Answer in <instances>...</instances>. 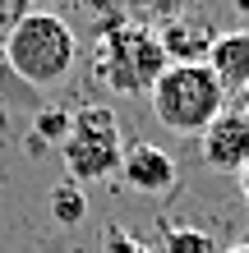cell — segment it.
Segmentation results:
<instances>
[{
    "label": "cell",
    "instance_id": "obj_1",
    "mask_svg": "<svg viewBox=\"0 0 249 253\" xmlns=\"http://www.w3.org/2000/svg\"><path fill=\"white\" fill-rule=\"evenodd\" d=\"M0 46L23 87H60L79 65V37L55 9H23Z\"/></svg>",
    "mask_w": 249,
    "mask_h": 253
},
{
    "label": "cell",
    "instance_id": "obj_2",
    "mask_svg": "<svg viewBox=\"0 0 249 253\" xmlns=\"http://www.w3.org/2000/svg\"><path fill=\"white\" fill-rule=\"evenodd\" d=\"M226 92L212 79L208 65H166V74L152 83L148 106L157 115V125L171 129L175 138H199L217 115L226 111Z\"/></svg>",
    "mask_w": 249,
    "mask_h": 253
},
{
    "label": "cell",
    "instance_id": "obj_3",
    "mask_svg": "<svg viewBox=\"0 0 249 253\" xmlns=\"http://www.w3.org/2000/svg\"><path fill=\"white\" fill-rule=\"evenodd\" d=\"M166 51L162 42H157V33L148 23L129 19L120 28H111V33L97 37V83L106 87V92H120V97H148L152 83L166 74Z\"/></svg>",
    "mask_w": 249,
    "mask_h": 253
},
{
    "label": "cell",
    "instance_id": "obj_4",
    "mask_svg": "<svg viewBox=\"0 0 249 253\" xmlns=\"http://www.w3.org/2000/svg\"><path fill=\"white\" fill-rule=\"evenodd\" d=\"M60 157H65V175L79 189L120 175L125 133H120L115 111L101 106V101H83L79 111H69V133L60 143Z\"/></svg>",
    "mask_w": 249,
    "mask_h": 253
},
{
    "label": "cell",
    "instance_id": "obj_5",
    "mask_svg": "<svg viewBox=\"0 0 249 253\" xmlns=\"http://www.w3.org/2000/svg\"><path fill=\"white\" fill-rule=\"evenodd\" d=\"M199 157L217 175H240L249 166V111L226 106L217 120L199 133Z\"/></svg>",
    "mask_w": 249,
    "mask_h": 253
},
{
    "label": "cell",
    "instance_id": "obj_6",
    "mask_svg": "<svg viewBox=\"0 0 249 253\" xmlns=\"http://www.w3.org/2000/svg\"><path fill=\"white\" fill-rule=\"evenodd\" d=\"M120 180L134 189V193H148V198H166V193L180 184V166L166 147H152V143H134L125 147L120 157Z\"/></svg>",
    "mask_w": 249,
    "mask_h": 253
},
{
    "label": "cell",
    "instance_id": "obj_7",
    "mask_svg": "<svg viewBox=\"0 0 249 253\" xmlns=\"http://www.w3.org/2000/svg\"><path fill=\"white\" fill-rule=\"evenodd\" d=\"M157 42H162L171 65H203L208 51H212V42H217V28L203 19V14H180V19L157 28Z\"/></svg>",
    "mask_w": 249,
    "mask_h": 253
},
{
    "label": "cell",
    "instance_id": "obj_8",
    "mask_svg": "<svg viewBox=\"0 0 249 253\" xmlns=\"http://www.w3.org/2000/svg\"><path fill=\"white\" fill-rule=\"evenodd\" d=\"M212 79L222 83L226 97H245L249 92V28H231V33H217L208 60Z\"/></svg>",
    "mask_w": 249,
    "mask_h": 253
},
{
    "label": "cell",
    "instance_id": "obj_9",
    "mask_svg": "<svg viewBox=\"0 0 249 253\" xmlns=\"http://www.w3.org/2000/svg\"><path fill=\"white\" fill-rule=\"evenodd\" d=\"M47 198H51V221L55 226H79V221L88 216V198H83V189L74 180H60Z\"/></svg>",
    "mask_w": 249,
    "mask_h": 253
},
{
    "label": "cell",
    "instance_id": "obj_10",
    "mask_svg": "<svg viewBox=\"0 0 249 253\" xmlns=\"http://www.w3.org/2000/svg\"><path fill=\"white\" fill-rule=\"evenodd\" d=\"M33 147L37 143H55V147H60L65 143V133H69V111L65 106H42L37 111V120H33Z\"/></svg>",
    "mask_w": 249,
    "mask_h": 253
},
{
    "label": "cell",
    "instance_id": "obj_11",
    "mask_svg": "<svg viewBox=\"0 0 249 253\" xmlns=\"http://www.w3.org/2000/svg\"><path fill=\"white\" fill-rule=\"evenodd\" d=\"M162 253H217V244H212L203 230H185V226H175V230H166Z\"/></svg>",
    "mask_w": 249,
    "mask_h": 253
},
{
    "label": "cell",
    "instance_id": "obj_12",
    "mask_svg": "<svg viewBox=\"0 0 249 253\" xmlns=\"http://www.w3.org/2000/svg\"><path fill=\"white\" fill-rule=\"evenodd\" d=\"M101 253H152V249L143 244L134 230H125V226H106V235H101Z\"/></svg>",
    "mask_w": 249,
    "mask_h": 253
},
{
    "label": "cell",
    "instance_id": "obj_13",
    "mask_svg": "<svg viewBox=\"0 0 249 253\" xmlns=\"http://www.w3.org/2000/svg\"><path fill=\"white\" fill-rule=\"evenodd\" d=\"M23 92H28V87L14 79V69H9V60H5V46H0V97L14 101V97H23Z\"/></svg>",
    "mask_w": 249,
    "mask_h": 253
},
{
    "label": "cell",
    "instance_id": "obj_14",
    "mask_svg": "<svg viewBox=\"0 0 249 253\" xmlns=\"http://www.w3.org/2000/svg\"><path fill=\"white\" fill-rule=\"evenodd\" d=\"M143 9H148L152 19L171 23V19H180V14H185V0H143Z\"/></svg>",
    "mask_w": 249,
    "mask_h": 253
},
{
    "label": "cell",
    "instance_id": "obj_15",
    "mask_svg": "<svg viewBox=\"0 0 249 253\" xmlns=\"http://www.w3.org/2000/svg\"><path fill=\"white\" fill-rule=\"evenodd\" d=\"M236 180H240V198H245V207H249V166L236 175Z\"/></svg>",
    "mask_w": 249,
    "mask_h": 253
},
{
    "label": "cell",
    "instance_id": "obj_16",
    "mask_svg": "<svg viewBox=\"0 0 249 253\" xmlns=\"http://www.w3.org/2000/svg\"><path fill=\"white\" fill-rule=\"evenodd\" d=\"M28 9H55V0H23Z\"/></svg>",
    "mask_w": 249,
    "mask_h": 253
},
{
    "label": "cell",
    "instance_id": "obj_17",
    "mask_svg": "<svg viewBox=\"0 0 249 253\" xmlns=\"http://www.w3.org/2000/svg\"><path fill=\"white\" fill-rule=\"evenodd\" d=\"M226 253H249V240H245V244H231Z\"/></svg>",
    "mask_w": 249,
    "mask_h": 253
},
{
    "label": "cell",
    "instance_id": "obj_18",
    "mask_svg": "<svg viewBox=\"0 0 249 253\" xmlns=\"http://www.w3.org/2000/svg\"><path fill=\"white\" fill-rule=\"evenodd\" d=\"M245 111H249V92H245Z\"/></svg>",
    "mask_w": 249,
    "mask_h": 253
}]
</instances>
